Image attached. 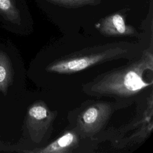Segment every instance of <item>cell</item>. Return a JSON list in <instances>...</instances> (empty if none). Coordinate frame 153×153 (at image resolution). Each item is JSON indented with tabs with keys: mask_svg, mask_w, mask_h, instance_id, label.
Listing matches in <instances>:
<instances>
[{
	"mask_svg": "<svg viewBox=\"0 0 153 153\" xmlns=\"http://www.w3.org/2000/svg\"><path fill=\"white\" fill-rule=\"evenodd\" d=\"M7 77V69L2 65H0V82H2L5 80Z\"/></svg>",
	"mask_w": 153,
	"mask_h": 153,
	"instance_id": "obj_9",
	"label": "cell"
},
{
	"mask_svg": "<svg viewBox=\"0 0 153 153\" xmlns=\"http://www.w3.org/2000/svg\"><path fill=\"white\" fill-rule=\"evenodd\" d=\"M153 72L152 43L126 65L105 72L85 83L82 91L94 97H109L134 102L153 84L148 74Z\"/></svg>",
	"mask_w": 153,
	"mask_h": 153,
	"instance_id": "obj_1",
	"label": "cell"
},
{
	"mask_svg": "<svg viewBox=\"0 0 153 153\" xmlns=\"http://www.w3.org/2000/svg\"><path fill=\"white\" fill-rule=\"evenodd\" d=\"M52 3L70 8H76L85 5H95L100 0H47Z\"/></svg>",
	"mask_w": 153,
	"mask_h": 153,
	"instance_id": "obj_8",
	"label": "cell"
},
{
	"mask_svg": "<svg viewBox=\"0 0 153 153\" xmlns=\"http://www.w3.org/2000/svg\"><path fill=\"white\" fill-rule=\"evenodd\" d=\"M0 15L8 20L19 22L20 19L16 0H0Z\"/></svg>",
	"mask_w": 153,
	"mask_h": 153,
	"instance_id": "obj_7",
	"label": "cell"
},
{
	"mask_svg": "<svg viewBox=\"0 0 153 153\" xmlns=\"http://www.w3.org/2000/svg\"><path fill=\"white\" fill-rule=\"evenodd\" d=\"M143 48L140 42H117L84 48L49 64L48 72L60 74H74L88 68L121 59L130 60L137 57Z\"/></svg>",
	"mask_w": 153,
	"mask_h": 153,
	"instance_id": "obj_2",
	"label": "cell"
},
{
	"mask_svg": "<svg viewBox=\"0 0 153 153\" xmlns=\"http://www.w3.org/2000/svg\"><path fill=\"white\" fill-rule=\"evenodd\" d=\"M130 100L114 101L89 100L68 115V120L74 129L84 139L96 140L105 131V127L114 113L131 105Z\"/></svg>",
	"mask_w": 153,
	"mask_h": 153,
	"instance_id": "obj_3",
	"label": "cell"
},
{
	"mask_svg": "<svg viewBox=\"0 0 153 153\" xmlns=\"http://www.w3.org/2000/svg\"><path fill=\"white\" fill-rule=\"evenodd\" d=\"M81 137L72 128L65 131L62 135L51 143L39 149L29 151L35 153H71L79 146Z\"/></svg>",
	"mask_w": 153,
	"mask_h": 153,
	"instance_id": "obj_6",
	"label": "cell"
},
{
	"mask_svg": "<svg viewBox=\"0 0 153 153\" xmlns=\"http://www.w3.org/2000/svg\"><path fill=\"white\" fill-rule=\"evenodd\" d=\"M57 115V112L51 111L43 101L36 102L30 106L27 114V127L35 143L45 145Z\"/></svg>",
	"mask_w": 153,
	"mask_h": 153,
	"instance_id": "obj_4",
	"label": "cell"
},
{
	"mask_svg": "<svg viewBox=\"0 0 153 153\" xmlns=\"http://www.w3.org/2000/svg\"><path fill=\"white\" fill-rule=\"evenodd\" d=\"M99 32L106 36H135L139 33L134 27L127 25L123 16L114 14L109 16L96 25Z\"/></svg>",
	"mask_w": 153,
	"mask_h": 153,
	"instance_id": "obj_5",
	"label": "cell"
}]
</instances>
